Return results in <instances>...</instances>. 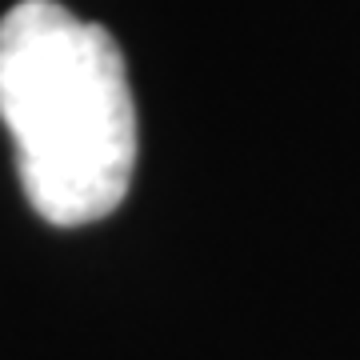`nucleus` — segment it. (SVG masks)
Masks as SVG:
<instances>
[{"instance_id":"obj_1","label":"nucleus","mask_w":360,"mask_h":360,"mask_svg":"<svg viewBox=\"0 0 360 360\" xmlns=\"http://www.w3.org/2000/svg\"><path fill=\"white\" fill-rule=\"evenodd\" d=\"M0 120L28 205L80 229L124 205L136 168V104L124 52L104 25L56 0L0 16Z\"/></svg>"}]
</instances>
